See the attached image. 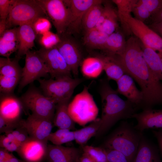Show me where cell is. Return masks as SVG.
<instances>
[{"label": "cell", "instance_id": "45", "mask_svg": "<svg viewBox=\"0 0 162 162\" xmlns=\"http://www.w3.org/2000/svg\"><path fill=\"white\" fill-rule=\"evenodd\" d=\"M74 131L70 130L51 142L54 145H62L63 144L74 140Z\"/></svg>", "mask_w": 162, "mask_h": 162}, {"label": "cell", "instance_id": "25", "mask_svg": "<svg viewBox=\"0 0 162 162\" xmlns=\"http://www.w3.org/2000/svg\"><path fill=\"white\" fill-rule=\"evenodd\" d=\"M141 45L143 56L148 66L158 78L162 81L160 55L155 50L146 46L141 42Z\"/></svg>", "mask_w": 162, "mask_h": 162}, {"label": "cell", "instance_id": "35", "mask_svg": "<svg viewBox=\"0 0 162 162\" xmlns=\"http://www.w3.org/2000/svg\"><path fill=\"white\" fill-rule=\"evenodd\" d=\"M21 78L0 75V94H12Z\"/></svg>", "mask_w": 162, "mask_h": 162}, {"label": "cell", "instance_id": "26", "mask_svg": "<svg viewBox=\"0 0 162 162\" xmlns=\"http://www.w3.org/2000/svg\"><path fill=\"white\" fill-rule=\"evenodd\" d=\"M80 65L83 75L88 78H97L104 70L102 62L97 56L85 58L82 61Z\"/></svg>", "mask_w": 162, "mask_h": 162}, {"label": "cell", "instance_id": "5", "mask_svg": "<svg viewBox=\"0 0 162 162\" xmlns=\"http://www.w3.org/2000/svg\"><path fill=\"white\" fill-rule=\"evenodd\" d=\"M46 12L38 0H16L6 20L7 28L26 24H32Z\"/></svg>", "mask_w": 162, "mask_h": 162}, {"label": "cell", "instance_id": "40", "mask_svg": "<svg viewBox=\"0 0 162 162\" xmlns=\"http://www.w3.org/2000/svg\"><path fill=\"white\" fill-rule=\"evenodd\" d=\"M140 0L151 16L157 13L162 7V0Z\"/></svg>", "mask_w": 162, "mask_h": 162}, {"label": "cell", "instance_id": "22", "mask_svg": "<svg viewBox=\"0 0 162 162\" xmlns=\"http://www.w3.org/2000/svg\"><path fill=\"white\" fill-rule=\"evenodd\" d=\"M117 13L110 4H106L104 9L96 28L108 35L115 32L117 26Z\"/></svg>", "mask_w": 162, "mask_h": 162}, {"label": "cell", "instance_id": "52", "mask_svg": "<svg viewBox=\"0 0 162 162\" xmlns=\"http://www.w3.org/2000/svg\"><path fill=\"white\" fill-rule=\"evenodd\" d=\"M0 162H27L24 160H21L16 158L14 156H13L8 160Z\"/></svg>", "mask_w": 162, "mask_h": 162}, {"label": "cell", "instance_id": "12", "mask_svg": "<svg viewBox=\"0 0 162 162\" xmlns=\"http://www.w3.org/2000/svg\"><path fill=\"white\" fill-rule=\"evenodd\" d=\"M60 36L61 41L56 47L64 58L71 73L76 76L82 62L80 50L76 43L69 38L66 33Z\"/></svg>", "mask_w": 162, "mask_h": 162}, {"label": "cell", "instance_id": "38", "mask_svg": "<svg viewBox=\"0 0 162 162\" xmlns=\"http://www.w3.org/2000/svg\"><path fill=\"white\" fill-rule=\"evenodd\" d=\"M32 26L36 34L41 35L50 31L51 28L50 21L45 16L38 18L33 22Z\"/></svg>", "mask_w": 162, "mask_h": 162}, {"label": "cell", "instance_id": "29", "mask_svg": "<svg viewBox=\"0 0 162 162\" xmlns=\"http://www.w3.org/2000/svg\"><path fill=\"white\" fill-rule=\"evenodd\" d=\"M100 125V118H97L87 126L74 131L76 142L82 146L85 145L92 137L95 136Z\"/></svg>", "mask_w": 162, "mask_h": 162}, {"label": "cell", "instance_id": "41", "mask_svg": "<svg viewBox=\"0 0 162 162\" xmlns=\"http://www.w3.org/2000/svg\"><path fill=\"white\" fill-rule=\"evenodd\" d=\"M108 162H130L124 154L118 151L106 149Z\"/></svg>", "mask_w": 162, "mask_h": 162}, {"label": "cell", "instance_id": "6", "mask_svg": "<svg viewBox=\"0 0 162 162\" xmlns=\"http://www.w3.org/2000/svg\"><path fill=\"white\" fill-rule=\"evenodd\" d=\"M82 79L64 76L56 79H40L38 81L43 94L57 104L70 99L75 88L83 81Z\"/></svg>", "mask_w": 162, "mask_h": 162}, {"label": "cell", "instance_id": "24", "mask_svg": "<svg viewBox=\"0 0 162 162\" xmlns=\"http://www.w3.org/2000/svg\"><path fill=\"white\" fill-rule=\"evenodd\" d=\"M19 45L17 28L6 29L0 36V56L9 58L11 54L18 50Z\"/></svg>", "mask_w": 162, "mask_h": 162}, {"label": "cell", "instance_id": "37", "mask_svg": "<svg viewBox=\"0 0 162 162\" xmlns=\"http://www.w3.org/2000/svg\"><path fill=\"white\" fill-rule=\"evenodd\" d=\"M60 41V35L50 31L41 35L39 42L42 48L49 49L56 46Z\"/></svg>", "mask_w": 162, "mask_h": 162}, {"label": "cell", "instance_id": "51", "mask_svg": "<svg viewBox=\"0 0 162 162\" xmlns=\"http://www.w3.org/2000/svg\"><path fill=\"white\" fill-rule=\"evenodd\" d=\"M6 29V20H0V36Z\"/></svg>", "mask_w": 162, "mask_h": 162}, {"label": "cell", "instance_id": "47", "mask_svg": "<svg viewBox=\"0 0 162 162\" xmlns=\"http://www.w3.org/2000/svg\"><path fill=\"white\" fill-rule=\"evenodd\" d=\"M5 149L0 147V162L6 161L12 157L14 155L9 153Z\"/></svg>", "mask_w": 162, "mask_h": 162}, {"label": "cell", "instance_id": "53", "mask_svg": "<svg viewBox=\"0 0 162 162\" xmlns=\"http://www.w3.org/2000/svg\"><path fill=\"white\" fill-rule=\"evenodd\" d=\"M160 56L161 57V59H162V64H161V72L162 73V54H160Z\"/></svg>", "mask_w": 162, "mask_h": 162}, {"label": "cell", "instance_id": "9", "mask_svg": "<svg viewBox=\"0 0 162 162\" xmlns=\"http://www.w3.org/2000/svg\"><path fill=\"white\" fill-rule=\"evenodd\" d=\"M44 8L46 15L51 19L57 32L61 35L65 33L71 21L69 8L63 0H38Z\"/></svg>", "mask_w": 162, "mask_h": 162}, {"label": "cell", "instance_id": "19", "mask_svg": "<svg viewBox=\"0 0 162 162\" xmlns=\"http://www.w3.org/2000/svg\"><path fill=\"white\" fill-rule=\"evenodd\" d=\"M118 93L126 97L127 100L140 106L143 100V95L141 91L136 88L133 79L130 76L124 74L116 81Z\"/></svg>", "mask_w": 162, "mask_h": 162}, {"label": "cell", "instance_id": "3", "mask_svg": "<svg viewBox=\"0 0 162 162\" xmlns=\"http://www.w3.org/2000/svg\"><path fill=\"white\" fill-rule=\"evenodd\" d=\"M142 135L134 126L123 121L106 139L103 148L120 152L133 162Z\"/></svg>", "mask_w": 162, "mask_h": 162}, {"label": "cell", "instance_id": "36", "mask_svg": "<svg viewBox=\"0 0 162 162\" xmlns=\"http://www.w3.org/2000/svg\"><path fill=\"white\" fill-rule=\"evenodd\" d=\"M21 145L11 132L0 135V147L5 149L9 152H17Z\"/></svg>", "mask_w": 162, "mask_h": 162}, {"label": "cell", "instance_id": "27", "mask_svg": "<svg viewBox=\"0 0 162 162\" xmlns=\"http://www.w3.org/2000/svg\"><path fill=\"white\" fill-rule=\"evenodd\" d=\"M101 60L108 79L116 81L125 72L122 68L112 56L100 55L97 56Z\"/></svg>", "mask_w": 162, "mask_h": 162}, {"label": "cell", "instance_id": "11", "mask_svg": "<svg viewBox=\"0 0 162 162\" xmlns=\"http://www.w3.org/2000/svg\"><path fill=\"white\" fill-rule=\"evenodd\" d=\"M43 58L52 79L71 76V71L57 48L49 49L42 48L37 51Z\"/></svg>", "mask_w": 162, "mask_h": 162}, {"label": "cell", "instance_id": "49", "mask_svg": "<svg viewBox=\"0 0 162 162\" xmlns=\"http://www.w3.org/2000/svg\"><path fill=\"white\" fill-rule=\"evenodd\" d=\"M152 23L162 22V7L150 17Z\"/></svg>", "mask_w": 162, "mask_h": 162}, {"label": "cell", "instance_id": "42", "mask_svg": "<svg viewBox=\"0 0 162 162\" xmlns=\"http://www.w3.org/2000/svg\"><path fill=\"white\" fill-rule=\"evenodd\" d=\"M15 0H0V20H6Z\"/></svg>", "mask_w": 162, "mask_h": 162}, {"label": "cell", "instance_id": "50", "mask_svg": "<svg viewBox=\"0 0 162 162\" xmlns=\"http://www.w3.org/2000/svg\"><path fill=\"white\" fill-rule=\"evenodd\" d=\"M79 162H95L86 154L83 153L79 159Z\"/></svg>", "mask_w": 162, "mask_h": 162}, {"label": "cell", "instance_id": "31", "mask_svg": "<svg viewBox=\"0 0 162 162\" xmlns=\"http://www.w3.org/2000/svg\"><path fill=\"white\" fill-rule=\"evenodd\" d=\"M109 35L96 28L86 32L83 41L88 46L104 50Z\"/></svg>", "mask_w": 162, "mask_h": 162}, {"label": "cell", "instance_id": "46", "mask_svg": "<svg viewBox=\"0 0 162 162\" xmlns=\"http://www.w3.org/2000/svg\"><path fill=\"white\" fill-rule=\"evenodd\" d=\"M152 132L157 140L159 153L162 160V129L153 130Z\"/></svg>", "mask_w": 162, "mask_h": 162}, {"label": "cell", "instance_id": "33", "mask_svg": "<svg viewBox=\"0 0 162 162\" xmlns=\"http://www.w3.org/2000/svg\"><path fill=\"white\" fill-rule=\"evenodd\" d=\"M17 58L11 59L9 58H0V75L21 78L22 68Z\"/></svg>", "mask_w": 162, "mask_h": 162}, {"label": "cell", "instance_id": "8", "mask_svg": "<svg viewBox=\"0 0 162 162\" xmlns=\"http://www.w3.org/2000/svg\"><path fill=\"white\" fill-rule=\"evenodd\" d=\"M25 64L22 68L18 91L21 92L28 84L49 74V70L43 58L37 51H28L26 54Z\"/></svg>", "mask_w": 162, "mask_h": 162}, {"label": "cell", "instance_id": "44", "mask_svg": "<svg viewBox=\"0 0 162 162\" xmlns=\"http://www.w3.org/2000/svg\"><path fill=\"white\" fill-rule=\"evenodd\" d=\"M11 132L16 139L21 144L30 137L26 130L22 126L16 128Z\"/></svg>", "mask_w": 162, "mask_h": 162}, {"label": "cell", "instance_id": "15", "mask_svg": "<svg viewBox=\"0 0 162 162\" xmlns=\"http://www.w3.org/2000/svg\"><path fill=\"white\" fill-rule=\"evenodd\" d=\"M47 145V143L30 137L16 152L27 162H41L46 158Z\"/></svg>", "mask_w": 162, "mask_h": 162}, {"label": "cell", "instance_id": "32", "mask_svg": "<svg viewBox=\"0 0 162 162\" xmlns=\"http://www.w3.org/2000/svg\"><path fill=\"white\" fill-rule=\"evenodd\" d=\"M103 2L102 1L93 5L84 15L81 25L86 32L96 27L104 9Z\"/></svg>", "mask_w": 162, "mask_h": 162}, {"label": "cell", "instance_id": "2", "mask_svg": "<svg viewBox=\"0 0 162 162\" xmlns=\"http://www.w3.org/2000/svg\"><path fill=\"white\" fill-rule=\"evenodd\" d=\"M100 93L102 112L100 126L95 136L97 138L103 136L119 121L132 118L138 108L128 100L122 99L106 81L102 82Z\"/></svg>", "mask_w": 162, "mask_h": 162}, {"label": "cell", "instance_id": "23", "mask_svg": "<svg viewBox=\"0 0 162 162\" xmlns=\"http://www.w3.org/2000/svg\"><path fill=\"white\" fill-rule=\"evenodd\" d=\"M70 99L66 100L56 104L52 122L58 129L70 130L75 128V122L70 116L68 111V106Z\"/></svg>", "mask_w": 162, "mask_h": 162}, {"label": "cell", "instance_id": "1", "mask_svg": "<svg viewBox=\"0 0 162 162\" xmlns=\"http://www.w3.org/2000/svg\"><path fill=\"white\" fill-rule=\"evenodd\" d=\"M114 57L123 69L140 86L143 95L140 106L143 110L162 104V83L150 69L142 54L141 42L136 37L126 42L123 51Z\"/></svg>", "mask_w": 162, "mask_h": 162}, {"label": "cell", "instance_id": "43", "mask_svg": "<svg viewBox=\"0 0 162 162\" xmlns=\"http://www.w3.org/2000/svg\"><path fill=\"white\" fill-rule=\"evenodd\" d=\"M22 120L20 123H13L7 121L2 116H0V134L11 132L16 128L22 126Z\"/></svg>", "mask_w": 162, "mask_h": 162}, {"label": "cell", "instance_id": "30", "mask_svg": "<svg viewBox=\"0 0 162 162\" xmlns=\"http://www.w3.org/2000/svg\"><path fill=\"white\" fill-rule=\"evenodd\" d=\"M126 42L122 33L114 32L108 36L104 50L108 53L107 55L119 54L124 50Z\"/></svg>", "mask_w": 162, "mask_h": 162}, {"label": "cell", "instance_id": "17", "mask_svg": "<svg viewBox=\"0 0 162 162\" xmlns=\"http://www.w3.org/2000/svg\"><path fill=\"white\" fill-rule=\"evenodd\" d=\"M80 157V151L76 148L48 144V162H77Z\"/></svg>", "mask_w": 162, "mask_h": 162}, {"label": "cell", "instance_id": "16", "mask_svg": "<svg viewBox=\"0 0 162 162\" xmlns=\"http://www.w3.org/2000/svg\"><path fill=\"white\" fill-rule=\"evenodd\" d=\"M132 118L137 122L135 128L141 132L150 128L162 129V110H144L140 113H136Z\"/></svg>", "mask_w": 162, "mask_h": 162}, {"label": "cell", "instance_id": "10", "mask_svg": "<svg viewBox=\"0 0 162 162\" xmlns=\"http://www.w3.org/2000/svg\"><path fill=\"white\" fill-rule=\"evenodd\" d=\"M127 24L131 33L143 44L162 53V38L148 26L132 16L127 19Z\"/></svg>", "mask_w": 162, "mask_h": 162}, {"label": "cell", "instance_id": "54", "mask_svg": "<svg viewBox=\"0 0 162 162\" xmlns=\"http://www.w3.org/2000/svg\"><path fill=\"white\" fill-rule=\"evenodd\" d=\"M77 162H79V160H78L77 161Z\"/></svg>", "mask_w": 162, "mask_h": 162}, {"label": "cell", "instance_id": "28", "mask_svg": "<svg viewBox=\"0 0 162 162\" xmlns=\"http://www.w3.org/2000/svg\"><path fill=\"white\" fill-rule=\"evenodd\" d=\"M117 8V15L124 32L130 34L127 24L128 17L131 16L134 6L137 0H113Z\"/></svg>", "mask_w": 162, "mask_h": 162}, {"label": "cell", "instance_id": "21", "mask_svg": "<svg viewBox=\"0 0 162 162\" xmlns=\"http://www.w3.org/2000/svg\"><path fill=\"white\" fill-rule=\"evenodd\" d=\"M17 29L19 45L16 57L19 60L34 46L36 34L32 24L22 25L17 28Z\"/></svg>", "mask_w": 162, "mask_h": 162}, {"label": "cell", "instance_id": "14", "mask_svg": "<svg viewBox=\"0 0 162 162\" xmlns=\"http://www.w3.org/2000/svg\"><path fill=\"white\" fill-rule=\"evenodd\" d=\"M24 107L20 99L13 94H0V116L9 122H21Z\"/></svg>", "mask_w": 162, "mask_h": 162}, {"label": "cell", "instance_id": "18", "mask_svg": "<svg viewBox=\"0 0 162 162\" xmlns=\"http://www.w3.org/2000/svg\"><path fill=\"white\" fill-rule=\"evenodd\" d=\"M63 1L69 8L71 14V22L67 30L70 28L78 29L81 25L83 18L87 10L93 5L102 1L66 0Z\"/></svg>", "mask_w": 162, "mask_h": 162}, {"label": "cell", "instance_id": "20", "mask_svg": "<svg viewBox=\"0 0 162 162\" xmlns=\"http://www.w3.org/2000/svg\"><path fill=\"white\" fill-rule=\"evenodd\" d=\"M133 162H162L159 149L143 134Z\"/></svg>", "mask_w": 162, "mask_h": 162}, {"label": "cell", "instance_id": "48", "mask_svg": "<svg viewBox=\"0 0 162 162\" xmlns=\"http://www.w3.org/2000/svg\"><path fill=\"white\" fill-rule=\"evenodd\" d=\"M148 26L162 38V22L152 23Z\"/></svg>", "mask_w": 162, "mask_h": 162}, {"label": "cell", "instance_id": "34", "mask_svg": "<svg viewBox=\"0 0 162 162\" xmlns=\"http://www.w3.org/2000/svg\"><path fill=\"white\" fill-rule=\"evenodd\" d=\"M83 153L95 162H108L106 150L104 148L88 145L82 146Z\"/></svg>", "mask_w": 162, "mask_h": 162}, {"label": "cell", "instance_id": "39", "mask_svg": "<svg viewBox=\"0 0 162 162\" xmlns=\"http://www.w3.org/2000/svg\"><path fill=\"white\" fill-rule=\"evenodd\" d=\"M132 12L134 14L135 18L143 22L148 19L151 16V14L140 0H137Z\"/></svg>", "mask_w": 162, "mask_h": 162}, {"label": "cell", "instance_id": "13", "mask_svg": "<svg viewBox=\"0 0 162 162\" xmlns=\"http://www.w3.org/2000/svg\"><path fill=\"white\" fill-rule=\"evenodd\" d=\"M52 122L31 114L28 115L26 119H22V124L30 137L47 143L48 138L52 128Z\"/></svg>", "mask_w": 162, "mask_h": 162}, {"label": "cell", "instance_id": "7", "mask_svg": "<svg viewBox=\"0 0 162 162\" xmlns=\"http://www.w3.org/2000/svg\"><path fill=\"white\" fill-rule=\"evenodd\" d=\"M19 98L24 108L32 115L52 122L56 104L35 86H30Z\"/></svg>", "mask_w": 162, "mask_h": 162}, {"label": "cell", "instance_id": "4", "mask_svg": "<svg viewBox=\"0 0 162 162\" xmlns=\"http://www.w3.org/2000/svg\"><path fill=\"white\" fill-rule=\"evenodd\" d=\"M85 86L82 91L76 95L69 103L68 113L74 122L84 126L97 118L98 108L92 95Z\"/></svg>", "mask_w": 162, "mask_h": 162}]
</instances>
